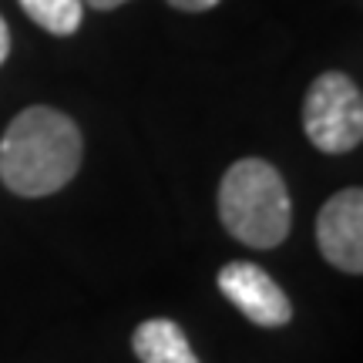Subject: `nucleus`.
I'll use <instances>...</instances> for the list:
<instances>
[{
  "label": "nucleus",
  "mask_w": 363,
  "mask_h": 363,
  "mask_svg": "<svg viewBox=\"0 0 363 363\" xmlns=\"http://www.w3.org/2000/svg\"><path fill=\"white\" fill-rule=\"evenodd\" d=\"M84 138L74 118L48 104L24 108L0 138V182L13 195L44 199L78 175Z\"/></svg>",
  "instance_id": "nucleus-1"
},
{
  "label": "nucleus",
  "mask_w": 363,
  "mask_h": 363,
  "mask_svg": "<svg viewBox=\"0 0 363 363\" xmlns=\"http://www.w3.org/2000/svg\"><path fill=\"white\" fill-rule=\"evenodd\" d=\"M219 219L242 246H279L293 222V202L279 169L262 158H239L229 165L219 185Z\"/></svg>",
  "instance_id": "nucleus-2"
},
{
  "label": "nucleus",
  "mask_w": 363,
  "mask_h": 363,
  "mask_svg": "<svg viewBox=\"0 0 363 363\" xmlns=\"http://www.w3.org/2000/svg\"><path fill=\"white\" fill-rule=\"evenodd\" d=\"M303 128L313 148L347 155L363 142V94L343 71H326L310 84L303 101Z\"/></svg>",
  "instance_id": "nucleus-3"
},
{
  "label": "nucleus",
  "mask_w": 363,
  "mask_h": 363,
  "mask_svg": "<svg viewBox=\"0 0 363 363\" xmlns=\"http://www.w3.org/2000/svg\"><path fill=\"white\" fill-rule=\"evenodd\" d=\"M219 289L249 323L276 330L293 320V303L283 286L256 262H225L219 269Z\"/></svg>",
  "instance_id": "nucleus-4"
},
{
  "label": "nucleus",
  "mask_w": 363,
  "mask_h": 363,
  "mask_svg": "<svg viewBox=\"0 0 363 363\" xmlns=\"http://www.w3.org/2000/svg\"><path fill=\"white\" fill-rule=\"evenodd\" d=\"M316 246L340 272H363V192L343 189L316 216Z\"/></svg>",
  "instance_id": "nucleus-5"
},
{
  "label": "nucleus",
  "mask_w": 363,
  "mask_h": 363,
  "mask_svg": "<svg viewBox=\"0 0 363 363\" xmlns=\"http://www.w3.org/2000/svg\"><path fill=\"white\" fill-rule=\"evenodd\" d=\"M131 350L142 363H202L175 320L155 316L131 333Z\"/></svg>",
  "instance_id": "nucleus-6"
},
{
  "label": "nucleus",
  "mask_w": 363,
  "mask_h": 363,
  "mask_svg": "<svg viewBox=\"0 0 363 363\" xmlns=\"http://www.w3.org/2000/svg\"><path fill=\"white\" fill-rule=\"evenodd\" d=\"M21 7L54 38H71L84 21V0H21Z\"/></svg>",
  "instance_id": "nucleus-7"
},
{
  "label": "nucleus",
  "mask_w": 363,
  "mask_h": 363,
  "mask_svg": "<svg viewBox=\"0 0 363 363\" xmlns=\"http://www.w3.org/2000/svg\"><path fill=\"white\" fill-rule=\"evenodd\" d=\"M172 7H179V11H189V13H202V11H212L219 0H169Z\"/></svg>",
  "instance_id": "nucleus-8"
},
{
  "label": "nucleus",
  "mask_w": 363,
  "mask_h": 363,
  "mask_svg": "<svg viewBox=\"0 0 363 363\" xmlns=\"http://www.w3.org/2000/svg\"><path fill=\"white\" fill-rule=\"evenodd\" d=\"M7 54H11V30H7V21L0 17V65L7 61Z\"/></svg>",
  "instance_id": "nucleus-9"
},
{
  "label": "nucleus",
  "mask_w": 363,
  "mask_h": 363,
  "mask_svg": "<svg viewBox=\"0 0 363 363\" xmlns=\"http://www.w3.org/2000/svg\"><path fill=\"white\" fill-rule=\"evenodd\" d=\"M88 7H94V11H115V7H121V4H128V0H84Z\"/></svg>",
  "instance_id": "nucleus-10"
}]
</instances>
